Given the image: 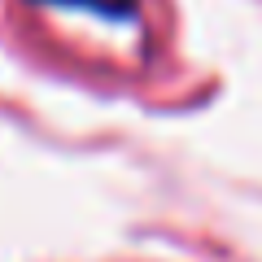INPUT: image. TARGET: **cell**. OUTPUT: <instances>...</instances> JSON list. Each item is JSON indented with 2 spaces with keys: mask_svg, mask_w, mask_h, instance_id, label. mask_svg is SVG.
<instances>
[{
  "mask_svg": "<svg viewBox=\"0 0 262 262\" xmlns=\"http://www.w3.org/2000/svg\"><path fill=\"white\" fill-rule=\"evenodd\" d=\"M31 5H70V9L101 13L105 22H131L136 18V0H31Z\"/></svg>",
  "mask_w": 262,
  "mask_h": 262,
  "instance_id": "6da1fadb",
  "label": "cell"
}]
</instances>
